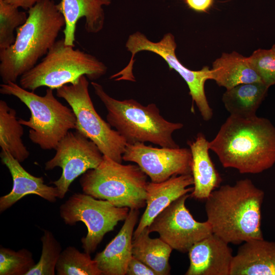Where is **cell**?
I'll list each match as a JSON object with an SVG mask.
<instances>
[{
  "mask_svg": "<svg viewBox=\"0 0 275 275\" xmlns=\"http://www.w3.org/2000/svg\"><path fill=\"white\" fill-rule=\"evenodd\" d=\"M209 145L224 168L241 174H258L275 163V127L256 115H230Z\"/></svg>",
  "mask_w": 275,
  "mask_h": 275,
  "instance_id": "1",
  "label": "cell"
},
{
  "mask_svg": "<svg viewBox=\"0 0 275 275\" xmlns=\"http://www.w3.org/2000/svg\"><path fill=\"white\" fill-rule=\"evenodd\" d=\"M264 192L248 178L214 189L206 200L207 221L212 232L228 243L263 239L261 207Z\"/></svg>",
  "mask_w": 275,
  "mask_h": 275,
  "instance_id": "2",
  "label": "cell"
},
{
  "mask_svg": "<svg viewBox=\"0 0 275 275\" xmlns=\"http://www.w3.org/2000/svg\"><path fill=\"white\" fill-rule=\"evenodd\" d=\"M26 22L16 31L14 44L0 50V76L3 84L16 82L33 68L57 41L65 22L53 0H43L28 10Z\"/></svg>",
  "mask_w": 275,
  "mask_h": 275,
  "instance_id": "3",
  "label": "cell"
},
{
  "mask_svg": "<svg viewBox=\"0 0 275 275\" xmlns=\"http://www.w3.org/2000/svg\"><path fill=\"white\" fill-rule=\"evenodd\" d=\"M91 84L106 109L107 122L127 144L151 142L161 147L179 148L172 134L183 127L182 123L164 119L154 103L144 106L133 99L119 100L107 94L100 84Z\"/></svg>",
  "mask_w": 275,
  "mask_h": 275,
  "instance_id": "4",
  "label": "cell"
},
{
  "mask_svg": "<svg viewBox=\"0 0 275 275\" xmlns=\"http://www.w3.org/2000/svg\"><path fill=\"white\" fill-rule=\"evenodd\" d=\"M57 40L41 61L20 77L19 85L34 92L41 87L52 90L77 82L85 75L94 80L104 75L107 67L95 56Z\"/></svg>",
  "mask_w": 275,
  "mask_h": 275,
  "instance_id": "5",
  "label": "cell"
},
{
  "mask_svg": "<svg viewBox=\"0 0 275 275\" xmlns=\"http://www.w3.org/2000/svg\"><path fill=\"white\" fill-rule=\"evenodd\" d=\"M0 93L16 97L28 107L31 112L29 120L18 121L30 128V139L43 150L55 149L69 130L75 129L76 118L73 110L61 103L50 88L40 96L16 82H9L1 84Z\"/></svg>",
  "mask_w": 275,
  "mask_h": 275,
  "instance_id": "6",
  "label": "cell"
},
{
  "mask_svg": "<svg viewBox=\"0 0 275 275\" xmlns=\"http://www.w3.org/2000/svg\"><path fill=\"white\" fill-rule=\"evenodd\" d=\"M147 175L138 165L123 164L103 155L99 166L82 174L83 192L118 207L139 209L146 205Z\"/></svg>",
  "mask_w": 275,
  "mask_h": 275,
  "instance_id": "7",
  "label": "cell"
},
{
  "mask_svg": "<svg viewBox=\"0 0 275 275\" xmlns=\"http://www.w3.org/2000/svg\"><path fill=\"white\" fill-rule=\"evenodd\" d=\"M125 47L131 53V57L124 68L114 74L115 77H118V81H135L132 71L135 55L142 51L154 52L167 63L170 70H175L185 80L192 100L195 103L203 120L208 121L211 119L213 111L207 100L204 88L206 81L212 79L211 69L208 66H204L200 70L194 71L184 66L176 57L177 45L173 34H166L159 41L154 42L143 34L136 32L129 36Z\"/></svg>",
  "mask_w": 275,
  "mask_h": 275,
  "instance_id": "8",
  "label": "cell"
},
{
  "mask_svg": "<svg viewBox=\"0 0 275 275\" xmlns=\"http://www.w3.org/2000/svg\"><path fill=\"white\" fill-rule=\"evenodd\" d=\"M89 82L85 75L75 84L57 89L56 95L64 99L76 118L75 130L93 142L103 155L122 163L127 143L96 111L89 92Z\"/></svg>",
  "mask_w": 275,
  "mask_h": 275,
  "instance_id": "9",
  "label": "cell"
},
{
  "mask_svg": "<svg viewBox=\"0 0 275 275\" xmlns=\"http://www.w3.org/2000/svg\"><path fill=\"white\" fill-rule=\"evenodd\" d=\"M130 209L118 207L104 200L86 194H74L60 207L65 224L73 226L81 222L87 227V235L81 239L84 252L91 254L96 250L107 233L120 221L125 220Z\"/></svg>",
  "mask_w": 275,
  "mask_h": 275,
  "instance_id": "10",
  "label": "cell"
},
{
  "mask_svg": "<svg viewBox=\"0 0 275 275\" xmlns=\"http://www.w3.org/2000/svg\"><path fill=\"white\" fill-rule=\"evenodd\" d=\"M54 156L45 163L46 170H62L61 177L52 182L57 188L58 198L63 199L73 181L90 169L97 168L103 154L97 145L75 130L69 131L60 141Z\"/></svg>",
  "mask_w": 275,
  "mask_h": 275,
  "instance_id": "11",
  "label": "cell"
},
{
  "mask_svg": "<svg viewBox=\"0 0 275 275\" xmlns=\"http://www.w3.org/2000/svg\"><path fill=\"white\" fill-rule=\"evenodd\" d=\"M190 196L184 195L163 210L148 227L151 232H157L159 237L173 249L188 253L197 242L213 234L206 221H197L185 206Z\"/></svg>",
  "mask_w": 275,
  "mask_h": 275,
  "instance_id": "12",
  "label": "cell"
},
{
  "mask_svg": "<svg viewBox=\"0 0 275 275\" xmlns=\"http://www.w3.org/2000/svg\"><path fill=\"white\" fill-rule=\"evenodd\" d=\"M122 159L135 162L152 182H160L173 176L191 174L192 155L186 148H157L144 143L127 144Z\"/></svg>",
  "mask_w": 275,
  "mask_h": 275,
  "instance_id": "13",
  "label": "cell"
},
{
  "mask_svg": "<svg viewBox=\"0 0 275 275\" xmlns=\"http://www.w3.org/2000/svg\"><path fill=\"white\" fill-rule=\"evenodd\" d=\"M186 275H230L234 256L229 243L214 234L196 242L188 252Z\"/></svg>",
  "mask_w": 275,
  "mask_h": 275,
  "instance_id": "14",
  "label": "cell"
},
{
  "mask_svg": "<svg viewBox=\"0 0 275 275\" xmlns=\"http://www.w3.org/2000/svg\"><path fill=\"white\" fill-rule=\"evenodd\" d=\"M194 179L191 174L173 176L160 182H148L146 186V209L143 214L133 238L148 227L153 219L172 202L181 196L191 193Z\"/></svg>",
  "mask_w": 275,
  "mask_h": 275,
  "instance_id": "15",
  "label": "cell"
},
{
  "mask_svg": "<svg viewBox=\"0 0 275 275\" xmlns=\"http://www.w3.org/2000/svg\"><path fill=\"white\" fill-rule=\"evenodd\" d=\"M0 155L2 163L8 169L13 180L11 191L0 198L1 212L28 195H37L50 202L56 201L59 196L56 187L45 184L42 177L30 174L8 152L2 151Z\"/></svg>",
  "mask_w": 275,
  "mask_h": 275,
  "instance_id": "16",
  "label": "cell"
},
{
  "mask_svg": "<svg viewBox=\"0 0 275 275\" xmlns=\"http://www.w3.org/2000/svg\"><path fill=\"white\" fill-rule=\"evenodd\" d=\"M139 213L138 209H130L117 235L102 252L95 255L94 259L102 275L126 274L128 263L132 256L133 230Z\"/></svg>",
  "mask_w": 275,
  "mask_h": 275,
  "instance_id": "17",
  "label": "cell"
},
{
  "mask_svg": "<svg viewBox=\"0 0 275 275\" xmlns=\"http://www.w3.org/2000/svg\"><path fill=\"white\" fill-rule=\"evenodd\" d=\"M111 0H61L57 4L65 22L63 29L64 41L68 46L74 47L76 24L85 17L86 31L97 33L103 28L105 14L103 6H109Z\"/></svg>",
  "mask_w": 275,
  "mask_h": 275,
  "instance_id": "18",
  "label": "cell"
},
{
  "mask_svg": "<svg viewBox=\"0 0 275 275\" xmlns=\"http://www.w3.org/2000/svg\"><path fill=\"white\" fill-rule=\"evenodd\" d=\"M230 275H275V241L243 242L233 257Z\"/></svg>",
  "mask_w": 275,
  "mask_h": 275,
  "instance_id": "19",
  "label": "cell"
},
{
  "mask_svg": "<svg viewBox=\"0 0 275 275\" xmlns=\"http://www.w3.org/2000/svg\"><path fill=\"white\" fill-rule=\"evenodd\" d=\"M209 142L203 133H198L194 141L187 143L192 155L194 185L190 196L199 200H206L222 181L210 157Z\"/></svg>",
  "mask_w": 275,
  "mask_h": 275,
  "instance_id": "20",
  "label": "cell"
},
{
  "mask_svg": "<svg viewBox=\"0 0 275 275\" xmlns=\"http://www.w3.org/2000/svg\"><path fill=\"white\" fill-rule=\"evenodd\" d=\"M211 71L212 80L226 89L242 84L263 82L248 57L236 51L223 53L213 62Z\"/></svg>",
  "mask_w": 275,
  "mask_h": 275,
  "instance_id": "21",
  "label": "cell"
},
{
  "mask_svg": "<svg viewBox=\"0 0 275 275\" xmlns=\"http://www.w3.org/2000/svg\"><path fill=\"white\" fill-rule=\"evenodd\" d=\"M262 82L242 84L226 89L222 101L230 115L243 118L256 116L268 89Z\"/></svg>",
  "mask_w": 275,
  "mask_h": 275,
  "instance_id": "22",
  "label": "cell"
},
{
  "mask_svg": "<svg viewBox=\"0 0 275 275\" xmlns=\"http://www.w3.org/2000/svg\"><path fill=\"white\" fill-rule=\"evenodd\" d=\"M148 227L144 229L132 240V255L143 262L157 273L170 274L169 259L173 250L160 237L151 238Z\"/></svg>",
  "mask_w": 275,
  "mask_h": 275,
  "instance_id": "23",
  "label": "cell"
},
{
  "mask_svg": "<svg viewBox=\"0 0 275 275\" xmlns=\"http://www.w3.org/2000/svg\"><path fill=\"white\" fill-rule=\"evenodd\" d=\"M23 128L17 119L16 112L4 100H0V147L20 163L26 159L30 152L21 137Z\"/></svg>",
  "mask_w": 275,
  "mask_h": 275,
  "instance_id": "24",
  "label": "cell"
},
{
  "mask_svg": "<svg viewBox=\"0 0 275 275\" xmlns=\"http://www.w3.org/2000/svg\"><path fill=\"white\" fill-rule=\"evenodd\" d=\"M56 269L58 275H102L90 254L71 246L61 252Z\"/></svg>",
  "mask_w": 275,
  "mask_h": 275,
  "instance_id": "25",
  "label": "cell"
},
{
  "mask_svg": "<svg viewBox=\"0 0 275 275\" xmlns=\"http://www.w3.org/2000/svg\"><path fill=\"white\" fill-rule=\"evenodd\" d=\"M28 17V12L5 0H0V50L12 45L16 39L14 31L23 25Z\"/></svg>",
  "mask_w": 275,
  "mask_h": 275,
  "instance_id": "26",
  "label": "cell"
},
{
  "mask_svg": "<svg viewBox=\"0 0 275 275\" xmlns=\"http://www.w3.org/2000/svg\"><path fill=\"white\" fill-rule=\"evenodd\" d=\"M42 252L39 261L26 275H54L62 248L52 233L44 230L41 238Z\"/></svg>",
  "mask_w": 275,
  "mask_h": 275,
  "instance_id": "27",
  "label": "cell"
},
{
  "mask_svg": "<svg viewBox=\"0 0 275 275\" xmlns=\"http://www.w3.org/2000/svg\"><path fill=\"white\" fill-rule=\"evenodd\" d=\"M35 264L28 250L15 251L1 246L0 275H26Z\"/></svg>",
  "mask_w": 275,
  "mask_h": 275,
  "instance_id": "28",
  "label": "cell"
},
{
  "mask_svg": "<svg viewBox=\"0 0 275 275\" xmlns=\"http://www.w3.org/2000/svg\"><path fill=\"white\" fill-rule=\"evenodd\" d=\"M248 59L265 85H275V53L271 49H258Z\"/></svg>",
  "mask_w": 275,
  "mask_h": 275,
  "instance_id": "29",
  "label": "cell"
},
{
  "mask_svg": "<svg viewBox=\"0 0 275 275\" xmlns=\"http://www.w3.org/2000/svg\"><path fill=\"white\" fill-rule=\"evenodd\" d=\"M126 274L157 275V273L150 267L132 255L128 263Z\"/></svg>",
  "mask_w": 275,
  "mask_h": 275,
  "instance_id": "30",
  "label": "cell"
},
{
  "mask_svg": "<svg viewBox=\"0 0 275 275\" xmlns=\"http://www.w3.org/2000/svg\"><path fill=\"white\" fill-rule=\"evenodd\" d=\"M187 7L199 13H207L213 6L214 0H183Z\"/></svg>",
  "mask_w": 275,
  "mask_h": 275,
  "instance_id": "31",
  "label": "cell"
},
{
  "mask_svg": "<svg viewBox=\"0 0 275 275\" xmlns=\"http://www.w3.org/2000/svg\"><path fill=\"white\" fill-rule=\"evenodd\" d=\"M7 2L16 6L18 8H21L25 10H29L36 4L43 0H5Z\"/></svg>",
  "mask_w": 275,
  "mask_h": 275,
  "instance_id": "32",
  "label": "cell"
},
{
  "mask_svg": "<svg viewBox=\"0 0 275 275\" xmlns=\"http://www.w3.org/2000/svg\"><path fill=\"white\" fill-rule=\"evenodd\" d=\"M271 49L274 51V52L275 53V44H274L272 47L271 48Z\"/></svg>",
  "mask_w": 275,
  "mask_h": 275,
  "instance_id": "33",
  "label": "cell"
}]
</instances>
